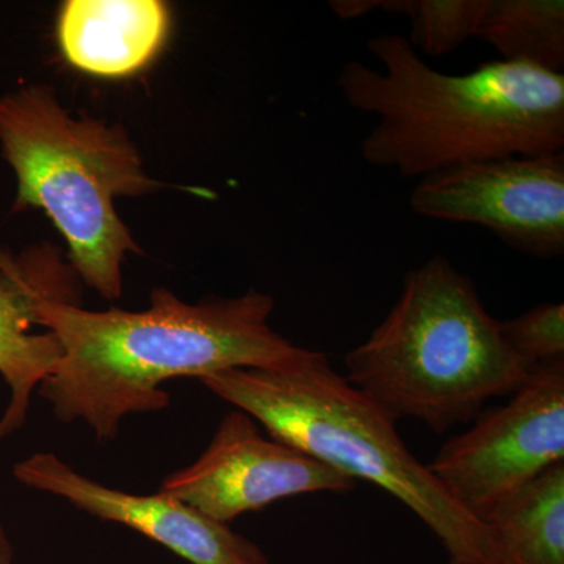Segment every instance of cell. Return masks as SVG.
Returning a JSON list of instances; mask_svg holds the SVG:
<instances>
[{
	"instance_id": "6da1fadb",
	"label": "cell",
	"mask_w": 564,
	"mask_h": 564,
	"mask_svg": "<svg viewBox=\"0 0 564 564\" xmlns=\"http://www.w3.org/2000/svg\"><path fill=\"white\" fill-rule=\"evenodd\" d=\"M273 311V296L258 291L188 304L155 289L139 313L43 300L39 326L57 336L63 356L39 393L58 421H84L96 440H115L126 415L170 406L166 380L302 362L311 350L274 332Z\"/></svg>"
},
{
	"instance_id": "7a4b0ae2",
	"label": "cell",
	"mask_w": 564,
	"mask_h": 564,
	"mask_svg": "<svg viewBox=\"0 0 564 564\" xmlns=\"http://www.w3.org/2000/svg\"><path fill=\"white\" fill-rule=\"evenodd\" d=\"M367 50L384 70L347 62L337 87L348 106L377 117L361 143L370 165L425 177L464 163L563 152V73L497 61L451 76L395 33L375 36Z\"/></svg>"
},
{
	"instance_id": "3957f363",
	"label": "cell",
	"mask_w": 564,
	"mask_h": 564,
	"mask_svg": "<svg viewBox=\"0 0 564 564\" xmlns=\"http://www.w3.org/2000/svg\"><path fill=\"white\" fill-rule=\"evenodd\" d=\"M344 364L345 380L397 421L415 419L436 433L518 391L533 367L505 343L474 281L443 256L406 273L400 299Z\"/></svg>"
},
{
	"instance_id": "277c9868",
	"label": "cell",
	"mask_w": 564,
	"mask_h": 564,
	"mask_svg": "<svg viewBox=\"0 0 564 564\" xmlns=\"http://www.w3.org/2000/svg\"><path fill=\"white\" fill-rule=\"evenodd\" d=\"M199 381L256 419L273 440L391 494L451 558L491 564L486 527L452 499L403 443L383 406L348 383L321 351L289 369H229Z\"/></svg>"
},
{
	"instance_id": "5b68a950",
	"label": "cell",
	"mask_w": 564,
	"mask_h": 564,
	"mask_svg": "<svg viewBox=\"0 0 564 564\" xmlns=\"http://www.w3.org/2000/svg\"><path fill=\"white\" fill-rule=\"evenodd\" d=\"M0 148L17 174L14 210L46 212L77 276L104 299H120L122 261L141 250L115 199L162 187L144 172L128 133L70 117L51 88L29 85L0 96Z\"/></svg>"
},
{
	"instance_id": "8992f818",
	"label": "cell",
	"mask_w": 564,
	"mask_h": 564,
	"mask_svg": "<svg viewBox=\"0 0 564 564\" xmlns=\"http://www.w3.org/2000/svg\"><path fill=\"white\" fill-rule=\"evenodd\" d=\"M511 395L505 406L478 415L469 432L452 437L426 464L478 521L549 467L564 463V359L534 364Z\"/></svg>"
},
{
	"instance_id": "52a82bcc",
	"label": "cell",
	"mask_w": 564,
	"mask_h": 564,
	"mask_svg": "<svg viewBox=\"0 0 564 564\" xmlns=\"http://www.w3.org/2000/svg\"><path fill=\"white\" fill-rule=\"evenodd\" d=\"M410 204L433 220L484 226L533 258H562L564 152L452 166L422 177Z\"/></svg>"
},
{
	"instance_id": "ba28073f",
	"label": "cell",
	"mask_w": 564,
	"mask_h": 564,
	"mask_svg": "<svg viewBox=\"0 0 564 564\" xmlns=\"http://www.w3.org/2000/svg\"><path fill=\"white\" fill-rule=\"evenodd\" d=\"M356 481L291 445L263 436L250 414L234 408L204 454L163 478L159 492L229 525L278 500L313 492H348Z\"/></svg>"
},
{
	"instance_id": "9c48e42d",
	"label": "cell",
	"mask_w": 564,
	"mask_h": 564,
	"mask_svg": "<svg viewBox=\"0 0 564 564\" xmlns=\"http://www.w3.org/2000/svg\"><path fill=\"white\" fill-rule=\"evenodd\" d=\"M28 488L68 500L77 510L137 530L191 564H270L258 544L166 494L137 496L109 488L74 470L55 454H35L14 464Z\"/></svg>"
},
{
	"instance_id": "30bf717a",
	"label": "cell",
	"mask_w": 564,
	"mask_h": 564,
	"mask_svg": "<svg viewBox=\"0 0 564 564\" xmlns=\"http://www.w3.org/2000/svg\"><path fill=\"white\" fill-rule=\"evenodd\" d=\"M80 304L79 276L52 247L20 256L0 248V375L11 397L0 417V441L24 426L32 393L54 372L63 356L54 333H33L43 300Z\"/></svg>"
},
{
	"instance_id": "8fae6325",
	"label": "cell",
	"mask_w": 564,
	"mask_h": 564,
	"mask_svg": "<svg viewBox=\"0 0 564 564\" xmlns=\"http://www.w3.org/2000/svg\"><path fill=\"white\" fill-rule=\"evenodd\" d=\"M169 25V7L161 0H68L58 20V41L76 68L121 77L155 57Z\"/></svg>"
},
{
	"instance_id": "7c38bea8",
	"label": "cell",
	"mask_w": 564,
	"mask_h": 564,
	"mask_svg": "<svg viewBox=\"0 0 564 564\" xmlns=\"http://www.w3.org/2000/svg\"><path fill=\"white\" fill-rule=\"evenodd\" d=\"M480 521L491 564H564V463L494 505Z\"/></svg>"
},
{
	"instance_id": "4fadbf2b",
	"label": "cell",
	"mask_w": 564,
	"mask_h": 564,
	"mask_svg": "<svg viewBox=\"0 0 564 564\" xmlns=\"http://www.w3.org/2000/svg\"><path fill=\"white\" fill-rule=\"evenodd\" d=\"M477 39L488 43L500 61L563 73L564 2L489 0Z\"/></svg>"
},
{
	"instance_id": "5bb4252c",
	"label": "cell",
	"mask_w": 564,
	"mask_h": 564,
	"mask_svg": "<svg viewBox=\"0 0 564 564\" xmlns=\"http://www.w3.org/2000/svg\"><path fill=\"white\" fill-rule=\"evenodd\" d=\"M489 0H383L381 10L411 20L415 51L432 57L451 54L477 36Z\"/></svg>"
},
{
	"instance_id": "9a60e30c",
	"label": "cell",
	"mask_w": 564,
	"mask_h": 564,
	"mask_svg": "<svg viewBox=\"0 0 564 564\" xmlns=\"http://www.w3.org/2000/svg\"><path fill=\"white\" fill-rule=\"evenodd\" d=\"M500 333L529 366L564 359V304H540L511 321H500Z\"/></svg>"
},
{
	"instance_id": "2e32d148",
	"label": "cell",
	"mask_w": 564,
	"mask_h": 564,
	"mask_svg": "<svg viewBox=\"0 0 564 564\" xmlns=\"http://www.w3.org/2000/svg\"><path fill=\"white\" fill-rule=\"evenodd\" d=\"M381 6H383V0H333L329 2V9L340 20H358L370 11L381 9Z\"/></svg>"
},
{
	"instance_id": "e0dca14e",
	"label": "cell",
	"mask_w": 564,
	"mask_h": 564,
	"mask_svg": "<svg viewBox=\"0 0 564 564\" xmlns=\"http://www.w3.org/2000/svg\"><path fill=\"white\" fill-rule=\"evenodd\" d=\"M0 564H14L13 545L2 525H0Z\"/></svg>"
},
{
	"instance_id": "ac0fdd59",
	"label": "cell",
	"mask_w": 564,
	"mask_h": 564,
	"mask_svg": "<svg viewBox=\"0 0 564 564\" xmlns=\"http://www.w3.org/2000/svg\"><path fill=\"white\" fill-rule=\"evenodd\" d=\"M445 564H477V563L462 562V560L451 558V560H448V563H445Z\"/></svg>"
}]
</instances>
